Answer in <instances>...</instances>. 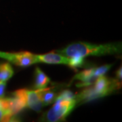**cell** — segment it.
Masks as SVG:
<instances>
[{"label":"cell","mask_w":122,"mask_h":122,"mask_svg":"<svg viewBox=\"0 0 122 122\" xmlns=\"http://www.w3.org/2000/svg\"><path fill=\"white\" fill-rule=\"evenodd\" d=\"M56 52L66 57H81L88 56H103L119 54L122 52L121 44H93L86 42H77L70 44Z\"/></svg>","instance_id":"cell-1"},{"label":"cell","mask_w":122,"mask_h":122,"mask_svg":"<svg viewBox=\"0 0 122 122\" xmlns=\"http://www.w3.org/2000/svg\"><path fill=\"white\" fill-rule=\"evenodd\" d=\"M121 87L119 79H111L102 75L98 77L93 83V86L86 87L81 92L76 94L77 103H85L99 98L108 96Z\"/></svg>","instance_id":"cell-2"},{"label":"cell","mask_w":122,"mask_h":122,"mask_svg":"<svg viewBox=\"0 0 122 122\" xmlns=\"http://www.w3.org/2000/svg\"><path fill=\"white\" fill-rule=\"evenodd\" d=\"M12 96L17 99L23 109L28 108L39 111L44 106L41 99V89L35 90L19 89L14 92Z\"/></svg>","instance_id":"cell-3"},{"label":"cell","mask_w":122,"mask_h":122,"mask_svg":"<svg viewBox=\"0 0 122 122\" xmlns=\"http://www.w3.org/2000/svg\"><path fill=\"white\" fill-rule=\"evenodd\" d=\"M76 105V99L55 100L52 107L46 113L45 119L50 122L64 121L74 109Z\"/></svg>","instance_id":"cell-4"},{"label":"cell","mask_w":122,"mask_h":122,"mask_svg":"<svg viewBox=\"0 0 122 122\" xmlns=\"http://www.w3.org/2000/svg\"><path fill=\"white\" fill-rule=\"evenodd\" d=\"M23 108L16 98H0V122H16V115Z\"/></svg>","instance_id":"cell-5"},{"label":"cell","mask_w":122,"mask_h":122,"mask_svg":"<svg viewBox=\"0 0 122 122\" xmlns=\"http://www.w3.org/2000/svg\"><path fill=\"white\" fill-rule=\"evenodd\" d=\"M112 66V65H105L99 67H94L82 71L75 75V79L79 81L77 85L79 87H87L91 86L98 77L104 75Z\"/></svg>","instance_id":"cell-6"},{"label":"cell","mask_w":122,"mask_h":122,"mask_svg":"<svg viewBox=\"0 0 122 122\" xmlns=\"http://www.w3.org/2000/svg\"><path fill=\"white\" fill-rule=\"evenodd\" d=\"M0 58L8 60L20 66H28L33 64L39 63L38 54H35L29 52L14 53L0 52Z\"/></svg>","instance_id":"cell-7"},{"label":"cell","mask_w":122,"mask_h":122,"mask_svg":"<svg viewBox=\"0 0 122 122\" xmlns=\"http://www.w3.org/2000/svg\"><path fill=\"white\" fill-rule=\"evenodd\" d=\"M39 62H44L46 64H62L69 66L70 58L62 55L56 52L38 54Z\"/></svg>","instance_id":"cell-8"},{"label":"cell","mask_w":122,"mask_h":122,"mask_svg":"<svg viewBox=\"0 0 122 122\" xmlns=\"http://www.w3.org/2000/svg\"><path fill=\"white\" fill-rule=\"evenodd\" d=\"M50 81V79L44 73L39 67H36L35 70V90L42 89L47 87Z\"/></svg>","instance_id":"cell-9"},{"label":"cell","mask_w":122,"mask_h":122,"mask_svg":"<svg viewBox=\"0 0 122 122\" xmlns=\"http://www.w3.org/2000/svg\"><path fill=\"white\" fill-rule=\"evenodd\" d=\"M56 98V92L54 87H46L41 89V99L44 106L51 104Z\"/></svg>","instance_id":"cell-10"},{"label":"cell","mask_w":122,"mask_h":122,"mask_svg":"<svg viewBox=\"0 0 122 122\" xmlns=\"http://www.w3.org/2000/svg\"><path fill=\"white\" fill-rule=\"evenodd\" d=\"M14 71L12 65L8 62L0 63V81H7L13 76Z\"/></svg>","instance_id":"cell-11"},{"label":"cell","mask_w":122,"mask_h":122,"mask_svg":"<svg viewBox=\"0 0 122 122\" xmlns=\"http://www.w3.org/2000/svg\"><path fill=\"white\" fill-rule=\"evenodd\" d=\"M76 99V94H73L70 90H66L62 91L58 96H56L55 100H73Z\"/></svg>","instance_id":"cell-12"},{"label":"cell","mask_w":122,"mask_h":122,"mask_svg":"<svg viewBox=\"0 0 122 122\" xmlns=\"http://www.w3.org/2000/svg\"><path fill=\"white\" fill-rule=\"evenodd\" d=\"M5 87H6V81H0V98L4 97Z\"/></svg>","instance_id":"cell-13"},{"label":"cell","mask_w":122,"mask_h":122,"mask_svg":"<svg viewBox=\"0 0 122 122\" xmlns=\"http://www.w3.org/2000/svg\"><path fill=\"white\" fill-rule=\"evenodd\" d=\"M116 76L117 77V79L122 80V66H120V68L118 69L117 71H116Z\"/></svg>","instance_id":"cell-14"}]
</instances>
